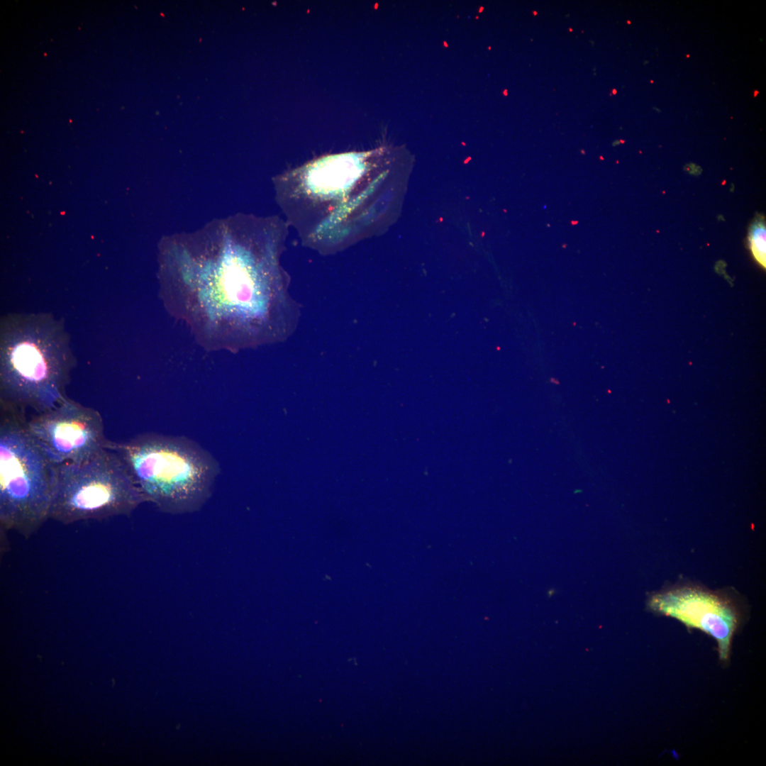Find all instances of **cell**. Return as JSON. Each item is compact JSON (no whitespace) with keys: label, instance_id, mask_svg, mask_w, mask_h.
Returning a JSON list of instances; mask_svg holds the SVG:
<instances>
[{"label":"cell","instance_id":"6da1fadb","mask_svg":"<svg viewBox=\"0 0 766 766\" xmlns=\"http://www.w3.org/2000/svg\"><path fill=\"white\" fill-rule=\"evenodd\" d=\"M289 227L277 216L238 214L162 240L161 300L206 350L238 352L293 333L299 306L281 265Z\"/></svg>","mask_w":766,"mask_h":766},{"label":"cell","instance_id":"7a4b0ae2","mask_svg":"<svg viewBox=\"0 0 766 766\" xmlns=\"http://www.w3.org/2000/svg\"><path fill=\"white\" fill-rule=\"evenodd\" d=\"M376 151L321 156L273 179L277 202L303 245L321 255L362 239L389 170Z\"/></svg>","mask_w":766,"mask_h":766},{"label":"cell","instance_id":"3957f363","mask_svg":"<svg viewBox=\"0 0 766 766\" xmlns=\"http://www.w3.org/2000/svg\"><path fill=\"white\" fill-rule=\"evenodd\" d=\"M77 360L65 324L48 313H8L0 321V406L28 415L67 397Z\"/></svg>","mask_w":766,"mask_h":766},{"label":"cell","instance_id":"277c9868","mask_svg":"<svg viewBox=\"0 0 766 766\" xmlns=\"http://www.w3.org/2000/svg\"><path fill=\"white\" fill-rule=\"evenodd\" d=\"M107 448L122 459L145 502L163 513L199 510L221 472L214 456L184 435L147 432L126 441L109 440Z\"/></svg>","mask_w":766,"mask_h":766},{"label":"cell","instance_id":"5b68a950","mask_svg":"<svg viewBox=\"0 0 766 766\" xmlns=\"http://www.w3.org/2000/svg\"><path fill=\"white\" fill-rule=\"evenodd\" d=\"M55 464L30 432L27 415L0 406V525L27 539L49 519Z\"/></svg>","mask_w":766,"mask_h":766},{"label":"cell","instance_id":"8992f818","mask_svg":"<svg viewBox=\"0 0 766 766\" xmlns=\"http://www.w3.org/2000/svg\"><path fill=\"white\" fill-rule=\"evenodd\" d=\"M143 502L122 459L106 448L82 462L57 465L49 518L66 525L128 516Z\"/></svg>","mask_w":766,"mask_h":766},{"label":"cell","instance_id":"52a82bcc","mask_svg":"<svg viewBox=\"0 0 766 766\" xmlns=\"http://www.w3.org/2000/svg\"><path fill=\"white\" fill-rule=\"evenodd\" d=\"M646 606L656 615L678 620L688 629L707 633L716 641L720 660L728 661L733 636L743 618L740 599L734 592L677 584L650 593Z\"/></svg>","mask_w":766,"mask_h":766},{"label":"cell","instance_id":"ba28073f","mask_svg":"<svg viewBox=\"0 0 766 766\" xmlns=\"http://www.w3.org/2000/svg\"><path fill=\"white\" fill-rule=\"evenodd\" d=\"M27 426L57 465L86 461L109 441L100 413L68 397L49 410L27 416Z\"/></svg>","mask_w":766,"mask_h":766},{"label":"cell","instance_id":"9c48e42d","mask_svg":"<svg viewBox=\"0 0 766 766\" xmlns=\"http://www.w3.org/2000/svg\"><path fill=\"white\" fill-rule=\"evenodd\" d=\"M765 234V221L762 218L755 219L750 230V246L753 256L764 267H765L766 260Z\"/></svg>","mask_w":766,"mask_h":766},{"label":"cell","instance_id":"30bf717a","mask_svg":"<svg viewBox=\"0 0 766 766\" xmlns=\"http://www.w3.org/2000/svg\"><path fill=\"white\" fill-rule=\"evenodd\" d=\"M548 593L549 596H551L555 593V590L554 589H550Z\"/></svg>","mask_w":766,"mask_h":766},{"label":"cell","instance_id":"8fae6325","mask_svg":"<svg viewBox=\"0 0 766 766\" xmlns=\"http://www.w3.org/2000/svg\"><path fill=\"white\" fill-rule=\"evenodd\" d=\"M757 94H758V91H757V90H756V91H755V92H754V96H757Z\"/></svg>","mask_w":766,"mask_h":766}]
</instances>
